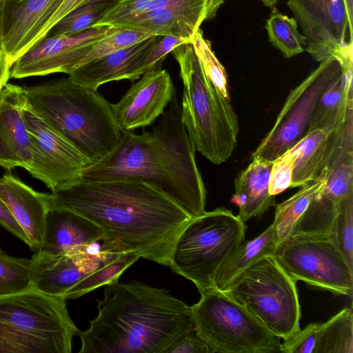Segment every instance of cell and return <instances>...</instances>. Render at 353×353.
Masks as SVG:
<instances>
[{
	"instance_id": "obj_38",
	"label": "cell",
	"mask_w": 353,
	"mask_h": 353,
	"mask_svg": "<svg viewBox=\"0 0 353 353\" xmlns=\"http://www.w3.org/2000/svg\"><path fill=\"white\" fill-rule=\"evenodd\" d=\"M154 1L155 0H120L94 26H114L128 18L144 12L148 6Z\"/></svg>"
},
{
	"instance_id": "obj_40",
	"label": "cell",
	"mask_w": 353,
	"mask_h": 353,
	"mask_svg": "<svg viewBox=\"0 0 353 353\" xmlns=\"http://www.w3.org/2000/svg\"><path fill=\"white\" fill-rule=\"evenodd\" d=\"M166 353H211L205 342L194 332L176 341Z\"/></svg>"
},
{
	"instance_id": "obj_28",
	"label": "cell",
	"mask_w": 353,
	"mask_h": 353,
	"mask_svg": "<svg viewBox=\"0 0 353 353\" xmlns=\"http://www.w3.org/2000/svg\"><path fill=\"white\" fill-rule=\"evenodd\" d=\"M323 180L314 181L300 187L299 190L288 199L275 205L272 223L277 244L288 238L297 222L320 190Z\"/></svg>"
},
{
	"instance_id": "obj_12",
	"label": "cell",
	"mask_w": 353,
	"mask_h": 353,
	"mask_svg": "<svg viewBox=\"0 0 353 353\" xmlns=\"http://www.w3.org/2000/svg\"><path fill=\"white\" fill-rule=\"evenodd\" d=\"M23 117L34 152L28 172L55 192L81 179L92 163L27 105Z\"/></svg>"
},
{
	"instance_id": "obj_9",
	"label": "cell",
	"mask_w": 353,
	"mask_h": 353,
	"mask_svg": "<svg viewBox=\"0 0 353 353\" xmlns=\"http://www.w3.org/2000/svg\"><path fill=\"white\" fill-rule=\"evenodd\" d=\"M190 306L194 329L211 353L281 352V339L246 308L215 288Z\"/></svg>"
},
{
	"instance_id": "obj_15",
	"label": "cell",
	"mask_w": 353,
	"mask_h": 353,
	"mask_svg": "<svg viewBox=\"0 0 353 353\" xmlns=\"http://www.w3.org/2000/svg\"><path fill=\"white\" fill-rule=\"evenodd\" d=\"M224 0H156L150 11L128 18L114 27L152 35L190 40L201 23L214 18Z\"/></svg>"
},
{
	"instance_id": "obj_31",
	"label": "cell",
	"mask_w": 353,
	"mask_h": 353,
	"mask_svg": "<svg viewBox=\"0 0 353 353\" xmlns=\"http://www.w3.org/2000/svg\"><path fill=\"white\" fill-rule=\"evenodd\" d=\"M270 42L285 58H290L305 50L304 36L298 30L294 18L277 11L272 12L265 26Z\"/></svg>"
},
{
	"instance_id": "obj_44",
	"label": "cell",
	"mask_w": 353,
	"mask_h": 353,
	"mask_svg": "<svg viewBox=\"0 0 353 353\" xmlns=\"http://www.w3.org/2000/svg\"><path fill=\"white\" fill-rule=\"evenodd\" d=\"M4 3H5V0H0V54L1 55H3V57H4V55H3V46H2V28H3V14Z\"/></svg>"
},
{
	"instance_id": "obj_7",
	"label": "cell",
	"mask_w": 353,
	"mask_h": 353,
	"mask_svg": "<svg viewBox=\"0 0 353 353\" xmlns=\"http://www.w3.org/2000/svg\"><path fill=\"white\" fill-rule=\"evenodd\" d=\"M245 222L223 207L192 217L174 243L169 267L199 292L213 288L219 268L245 241Z\"/></svg>"
},
{
	"instance_id": "obj_16",
	"label": "cell",
	"mask_w": 353,
	"mask_h": 353,
	"mask_svg": "<svg viewBox=\"0 0 353 353\" xmlns=\"http://www.w3.org/2000/svg\"><path fill=\"white\" fill-rule=\"evenodd\" d=\"M169 73L161 65L145 72L125 94L112 104L114 119L121 131L151 125L175 94Z\"/></svg>"
},
{
	"instance_id": "obj_42",
	"label": "cell",
	"mask_w": 353,
	"mask_h": 353,
	"mask_svg": "<svg viewBox=\"0 0 353 353\" xmlns=\"http://www.w3.org/2000/svg\"><path fill=\"white\" fill-rule=\"evenodd\" d=\"M85 1V0H64L43 30L40 36L39 41H41L45 37L48 30L56 23H57L61 18L70 12L72 9Z\"/></svg>"
},
{
	"instance_id": "obj_39",
	"label": "cell",
	"mask_w": 353,
	"mask_h": 353,
	"mask_svg": "<svg viewBox=\"0 0 353 353\" xmlns=\"http://www.w3.org/2000/svg\"><path fill=\"white\" fill-rule=\"evenodd\" d=\"M188 43H191L190 40L183 37L172 35L161 36L146 56L144 63L145 72L157 65H162L163 61L168 53L172 52L177 46Z\"/></svg>"
},
{
	"instance_id": "obj_1",
	"label": "cell",
	"mask_w": 353,
	"mask_h": 353,
	"mask_svg": "<svg viewBox=\"0 0 353 353\" xmlns=\"http://www.w3.org/2000/svg\"><path fill=\"white\" fill-rule=\"evenodd\" d=\"M52 194L53 206L100 227L101 252H134L168 267L174 243L192 218L160 190L137 178L79 179Z\"/></svg>"
},
{
	"instance_id": "obj_30",
	"label": "cell",
	"mask_w": 353,
	"mask_h": 353,
	"mask_svg": "<svg viewBox=\"0 0 353 353\" xmlns=\"http://www.w3.org/2000/svg\"><path fill=\"white\" fill-rule=\"evenodd\" d=\"M317 353H353V312L345 307L321 323Z\"/></svg>"
},
{
	"instance_id": "obj_21",
	"label": "cell",
	"mask_w": 353,
	"mask_h": 353,
	"mask_svg": "<svg viewBox=\"0 0 353 353\" xmlns=\"http://www.w3.org/2000/svg\"><path fill=\"white\" fill-rule=\"evenodd\" d=\"M0 198L27 235L30 248L38 252L48 213L53 207L52 193L39 192L8 172L0 177Z\"/></svg>"
},
{
	"instance_id": "obj_2",
	"label": "cell",
	"mask_w": 353,
	"mask_h": 353,
	"mask_svg": "<svg viewBox=\"0 0 353 353\" xmlns=\"http://www.w3.org/2000/svg\"><path fill=\"white\" fill-rule=\"evenodd\" d=\"M192 148L181 121L176 94L152 128L137 134L121 131L117 146L92 164L80 179L137 178L154 185L192 217L203 214L206 190Z\"/></svg>"
},
{
	"instance_id": "obj_11",
	"label": "cell",
	"mask_w": 353,
	"mask_h": 353,
	"mask_svg": "<svg viewBox=\"0 0 353 353\" xmlns=\"http://www.w3.org/2000/svg\"><path fill=\"white\" fill-rule=\"evenodd\" d=\"M345 66H353V61L331 55L293 89L273 127L252 153V159L272 163L299 143L307 134L319 97Z\"/></svg>"
},
{
	"instance_id": "obj_32",
	"label": "cell",
	"mask_w": 353,
	"mask_h": 353,
	"mask_svg": "<svg viewBox=\"0 0 353 353\" xmlns=\"http://www.w3.org/2000/svg\"><path fill=\"white\" fill-rule=\"evenodd\" d=\"M32 288L31 259L11 256L0 248V295Z\"/></svg>"
},
{
	"instance_id": "obj_23",
	"label": "cell",
	"mask_w": 353,
	"mask_h": 353,
	"mask_svg": "<svg viewBox=\"0 0 353 353\" xmlns=\"http://www.w3.org/2000/svg\"><path fill=\"white\" fill-rule=\"evenodd\" d=\"M345 125L337 130L312 131L290 148L294 156L291 188L323 179L341 144Z\"/></svg>"
},
{
	"instance_id": "obj_6",
	"label": "cell",
	"mask_w": 353,
	"mask_h": 353,
	"mask_svg": "<svg viewBox=\"0 0 353 353\" xmlns=\"http://www.w3.org/2000/svg\"><path fill=\"white\" fill-rule=\"evenodd\" d=\"M78 332L61 297L34 288L0 295V353H70Z\"/></svg>"
},
{
	"instance_id": "obj_19",
	"label": "cell",
	"mask_w": 353,
	"mask_h": 353,
	"mask_svg": "<svg viewBox=\"0 0 353 353\" xmlns=\"http://www.w3.org/2000/svg\"><path fill=\"white\" fill-rule=\"evenodd\" d=\"M24 88L7 83L0 93V166L28 171L34 143L23 117Z\"/></svg>"
},
{
	"instance_id": "obj_33",
	"label": "cell",
	"mask_w": 353,
	"mask_h": 353,
	"mask_svg": "<svg viewBox=\"0 0 353 353\" xmlns=\"http://www.w3.org/2000/svg\"><path fill=\"white\" fill-rule=\"evenodd\" d=\"M191 43L208 79L224 97L230 100L227 72L212 51L210 42L203 37L200 28L192 37Z\"/></svg>"
},
{
	"instance_id": "obj_20",
	"label": "cell",
	"mask_w": 353,
	"mask_h": 353,
	"mask_svg": "<svg viewBox=\"0 0 353 353\" xmlns=\"http://www.w3.org/2000/svg\"><path fill=\"white\" fill-rule=\"evenodd\" d=\"M161 37L152 35L130 46L87 62L71 71L68 78L77 84L94 90L110 81L123 79L134 81L145 73L146 56Z\"/></svg>"
},
{
	"instance_id": "obj_36",
	"label": "cell",
	"mask_w": 353,
	"mask_h": 353,
	"mask_svg": "<svg viewBox=\"0 0 353 353\" xmlns=\"http://www.w3.org/2000/svg\"><path fill=\"white\" fill-rule=\"evenodd\" d=\"M294 163V156L290 149L272 161L269 181L270 195L275 196L291 188Z\"/></svg>"
},
{
	"instance_id": "obj_14",
	"label": "cell",
	"mask_w": 353,
	"mask_h": 353,
	"mask_svg": "<svg viewBox=\"0 0 353 353\" xmlns=\"http://www.w3.org/2000/svg\"><path fill=\"white\" fill-rule=\"evenodd\" d=\"M118 30L114 26H99L71 35L44 37L12 64L10 78L23 79L57 72L68 74L80 65L97 41Z\"/></svg>"
},
{
	"instance_id": "obj_4",
	"label": "cell",
	"mask_w": 353,
	"mask_h": 353,
	"mask_svg": "<svg viewBox=\"0 0 353 353\" xmlns=\"http://www.w3.org/2000/svg\"><path fill=\"white\" fill-rule=\"evenodd\" d=\"M27 105L92 164L119 143L121 130L110 103L97 90L68 77L24 88Z\"/></svg>"
},
{
	"instance_id": "obj_26",
	"label": "cell",
	"mask_w": 353,
	"mask_h": 353,
	"mask_svg": "<svg viewBox=\"0 0 353 353\" xmlns=\"http://www.w3.org/2000/svg\"><path fill=\"white\" fill-rule=\"evenodd\" d=\"M277 241L272 223L259 236L243 241L219 268L214 288L224 292L231 282L245 268L263 256L274 254Z\"/></svg>"
},
{
	"instance_id": "obj_18",
	"label": "cell",
	"mask_w": 353,
	"mask_h": 353,
	"mask_svg": "<svg viewBox=\"0 0 353 353\" xmlns=\"http://www.w3.org/2000/svg\"><path fill=\"white\" fill-rule=\"evenodd\" d=\"M63 1H5L2 46L3 55L10 68L39 42L43 30Z\"/></svg>"
},
{
	"instance_id": "obj_45",
	"label": "cell",
	"mask_w": 353,
	"mask_h": 353,
	"mask_svg": "<svg viewBox=\"0 0 353 353\" xmlns=\"http://www.w3.org/2000/svg\"><path fill=\"white\" fill-rule=\"evenodd\" d=\"M265 6L269 8H274L279 0H260Z\"/></svg>"
},
{
	"instance_id": "obj_27",
	"label": "cell",
	"mask_w": 353,
	"mask_h": 353,
	"mask_svg": "<svg viewBox=\"0 0 353 353\" xmlns=\"http://www.w3.org/2000/svg\"><path fill=\"white\" fill-rule=\"evenodd\" d=\"M139 258L134 252L108 253L100 266L75 284L63 299H74L103 285L119 282L121 274Z\"/></svg>"
},
{
	"instance_id": "obj_24",
	"label": "cell",
	"mask_w": 353,
	"mask_h": 353,
	"mask_svg": "<svg viewBox=\"0 0 353 353\" xmlns=\"http://www.w3.org/2000/svg\"><path fill=\"white\" fill-rule=\"evenodd\" d=\"M352 69L353 66H345L320 94L307 134L316 130L340 129L353 114Z\"/></svg>"
},
{
	"instance_id": "obj_43",
	"label": "cell",
	"mask_w": 353,
	"mask_h": 353,
	"mask_svg": "<svg viewBox=\"0 0 353 353\" xmlns=\"http://www.w3.org/2000/svg\"><path fill=\"white\" fill-rule=\"evenodd\" d=\"M10 69L5 57L0 54V93L10 78Z\"/></svg>"
},
{
	"instance_id": "obj_25",
	"label": "cell",
	"mask_w": 353,
	"mask_h": 353,
	"mask_svg": "<svg viewBox=\"0 0 353 353\" xmlns=\"http://www.w3.org/2000/svg\"><path fill=\"white\" fill-rule=\"evenodd\" d=\"M272 163L254 159L234 181L235 191L231 202L239 207L238 216L243 222L262 215L275 205V196L269 193Z\"/></svg>"
},
{
	"instance_id": "obj_35",
	"label": "cell",
	"mask_w": 353,
	"mask_h": 353,
	"mask_svg": "<svg viewBox=\"0 0 353 353\" xmlns=\"http://www.w3.org/2000/svg\"><path fill=\"white\" fill-rule=\"evenodd\" d=\"M151 36L152 34L119 28L117 32L97 41L79 66L130 46Z\"/></svg>"
},
{
	"instance_id": "obj_46",
	"label": "cell",
	"mask_w": 353,
	"mask_h": 353,
	"mask_svg": "<svg viewBox=\"0 0 353 353\" xmlns=\"http://www.w3.org/2000/svg\"><path fill=\"white\" fill-rule=\"evenodd\" d=\"M5 1H14V2H18V1H20L21 0H5Z\"/></svg>"
},
{
	"instance_id": "obj_22",
	"label": "cell",
	"mask_w": 353,
	"mask_h": 353,
	"mask_svg": "<svg viewBox=\"0 0 353 353\" xmlns=\"http://www.w3.org/2000/svg\"><path fill=\"white\" fill-rule=\"evenodd\" d=\"M103 230L86 217L66 208L53 206L48 213L42 245L38 252L61 255L88 248L102 241Z\"/></svg>"
},
{
	"instance_id": "obj_10",
	"label": "cell",
	"mask_w": 353,
	"mask_h": 353,
	"mask_svg": "<svg viewBox=\"0 0 353 353\" xmlns=\"http://www.w3.org/2000/svg\"><path fill=\"white\" fill-rule=\"evenodd\" d=\"M274 255L296 281L352 298L353 269L329 234L290 236L277 244Z\"/></svg>"
},
{
	"instance_id": "obj_8",
	"label": "cell",
	"mask_w": 353,
	"mask_h": 353,
	"mask_svg": "<svg viewBox=\"0 0 353 353\" xmlns=\"http://www.w3.org/2000/svg\"><path fill=\"white\" fill-rule=\"evenodd\" d=\"M296 283L274 255L268 254L241 272L223 292L273 334L285 340L300 329L301 312Z\"/></svg>"
},
{
	"instance_id": "obj_41",
	"label": "cell",
	"mask_w": 353,
	"mask_h": 353,
	"mask_svg": "<svg viewBox=\"0 0 353 353\" xmlns=\"http://www.w3.org/2000/svg\"><path fill=\"white\" fill-rule=\"evenodd\" d=\"M0 225L30 247V243L27 235L14 219L1 198Z\"/></svg>"
},
{
	"instance_id": "obj_5",
	"label": "cell",
	"mask_w": 353,
	"mask_h": 353,
	"mask_svg": "<svg viewBox=\"0 0 353 353\" xmlns=\"http://www.w3.org/2000/svg\"><path fill=\"white\" fill-rule=\"evenodd\" d=\"M172 54L183 82L181 117L190 143L212 163L232 155L239 131L238 117L230 103L206 77L191 43L175 48Z\"/></svg>"
},
{
	"instance_id": "obj_13",
	"label": "cell",
	"mask_w": 353,
	"mask_h": 353,
	"mask_svg": "<svg viewBox=\"0 0 353 353\" xmlns=\"http://www.w3.org/2000/svg\"><path fill=\"white\" fill-rule=\"evenodd\" d=\"M305 37V50L317 61L353 50V23L343 0H287Z\"/></svg>"
},
{
	"instance_id": "obj_37",
	"label": "cell",
	"mask_w": 353,
	"mask_h": 353,
	"mask_svg": "<svg viewBox=\"0 0 353 353\" xmlns=\"http://www.w3.org/2000/svg\"><path fill=\"white\" fill-rule=\"evenodd\" d=\"M321 323H311L281 343L283 353H317Z\"/></svg>"
},
{
	"instance_id": "obj_29",
	"label": "cell",
	"mask_w": 353,
	"mask_h": 353,
	"mask_svg": "<svg viewBox=\"0 0 353 353\" xmlns=\"http://www.w3.org/2000/svg\"><path fill=\"white\" fill-rule=\"evenodd\" d=\"M120 0H85L56 23L46 37L71 35L96 25Z\"/></svg>"
},
{
	"instance_id": "obj_17",
	"label": "cell",
	"mask_w": 353,
	"mask_h": 353,
	"mask_svg": "<svg viewBox=\"0 0 353 353\" xmlns=\"http://www.w3.org/2000/svg\"><path fill=\"white\" fill-rule=\"evenodd\" d=\"M90 247L61 255L34 252L30 259L32 287L48 295L63 299L69 290L99 268L106 258L108 252L92 251Z\"/></svg>"
},
{
	"instance_id": "obj_3",
	"label": "cell",
	"mask_w": 353,
	"mask_h": 353,
	"mask_svg": "<svg viewBox=\"0 0 353 353\" xmlns=\"http://www.w3.org/2000/svg\"><path fill=\"white\" fill-rule=\"evenodd\" d=\"M98 314L79 331V353H166L194 331L190 306L137 281L104 285Z\"/></svg>"
},
{
	"instance_id": "obj_34",
	"label": "cell",
	"mask_w": 353,
	"mask_h": 353,
	"mask_svg": "<svg viewBox=\"0 0 353 353\" xmlns=\"http://www.w3.org/2000/svg\"><path fill=\"white\" fill-rule=\"evenodd\" d=\"M330 236L353 269V192L339 203Z\"/></svg>"
}]
</instances>
